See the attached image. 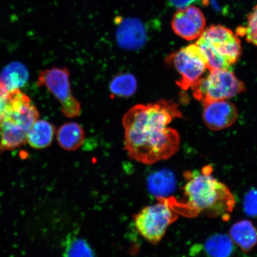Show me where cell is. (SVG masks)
Wrapping results in <instances>:
<instances>
[{"instance_id":"ffe728a7","label":"cell","mask_w":257,"mask_h":257,"mask_svg":"<svg viewBox=\"0 0 257 257\" xmlns=\"http://www.w3.org/2000/svg\"><path fill=\"white\" fill-rule=\"evenodd\" d=\"M237 34L245 37L247 41L257 46V5L248 16L246 27L239 28Z\"/></svg>"},{"instance_id":"ac0fdd59","label":"cell","mask_w":257,"mask_h":257,"mask_svg":"<svg viewBox=\"0 0 257 257\" xmlns=\"http://www.w3.org/2000/svg\"><path fill=\"white\" fill-rule=\"evenodd\" d=\"M63 255L94 256L95 253L85 239L69 234L63 242Z\"/></svg>"},{"instance_id":"9c48e42d","label":"cell","mask_w":257,"mask_h":257,"mask_svg":"<svg viewBox=\"0 0 257 257\" xmlns=\"http://www.w3.org/2000/svg\"><path fill=\"white\" fill-rule=\"evenodd\" d=\"M205 24L204 16L200 9L188 6L176 12L172 19V27L180 37L191 41L200 37Z\"/></svg>"},{"instance_id":"8992f818","label":"cell","mask_w":257,"mask_h":257,"mask_svg":"<svg viewBox=\"0 0 257 257\" xmlns=\"http://www.w3.org/2000/svg\"><path fill=\"white\" fill-rule=\"evenodd\" d=\"M193 95L205 104L224 100L245 91V85L230 70H212L206 78H201L192 86Z\"/></svg>"},{"instance_id":"8fae6325","label":"cell","mask_w":257,"mask_h":257,"mask_svg":"<svg viewBox=\"0 0 257 257\" xmlns=\"http://www.w3.org/2000/svg\"><path fill=\"white\" fill-rule=\"evenodd\" d=\"M238 112L232 103L218 100L204 104L202 117L209 130L217 131L232 126L237 120Z\"/></svg>"},{"instance_id":"4fadbf2b","label":"cell","mask_w":257,"mask_h":257,"mask_svg":"<svg viewBox=\"0 0 257 257\" xmlns=\"http://www.w3.org/2000/svg\"><path fill=\"white\" fill-rule=\"evenodd\" d=\"M229 236L245 253H248L257 245V228L249 220H240L233 224L229 230Z\"/></svg>"},{"instance_id":"52a82bcc","label":"cell","mask_w":257,"mask_h":257,"mask_svg":"<svg viewBox=\"0 0 257 257\" xmlns=\"http://www.w3.org/2000/svg\"><path fill=\"white\" fill-rule=\"evenodd\" d=\"M166 61L181 75L176 83L185 91L197 83L207 69V60L196 44L182 48L169 56Z\"/></svg>"},{"instance_id":"6da1fadb","label":"cell","mask_w":257,"mask_h":257,"mask_svg":"<svg viewBox=\"0 0 257 257\" xmlns=\"http://www.w3.org/2000/svg\"><path fill=\"white\" fill-rule=\"evenodd\" d=\"M171 101L137 104L123 115L124 150L130 159L145 165L170 158L179 149V135L169 127L173 118L181 117Z\"/></svg>"},{"instance_id":"5b68a950","label":"cell","mask_w":257,"mask_h":257,"mask_svg":"<svg viewBox=\"0 0 257 257\" xmlns=\"http://www.w3.org/2000/svg\"><path fill=\"white\" fill-rule=\"evenodd\" d=\"M157 199L159 202L156 204L144 207L134 216L138 232L153 245L162 240L170 225L178 218L170 198Z\"/></svg>"},{"instance_id":"277c9868","label":"cell","mask_w":257,"mask_h":257,"mask_svg":"<svg viewBox=\"0 0 257 257\" xmlns=\"http://www.w3.org/2000/svg\"><path fill=\"white\" fill-rule=\"evenodd\" d=\"M195 44L203 53L210 71L229 70L242 52L238 37L221 25L204 30Z\"/></svg>"},{"instance_id":"30bf717a","label":"cell","mask_w":257,"mask_h":257,"mask_svg":"<svg viewBox=\"0 0 257 257\" xmlns=\"http://www.w3.org/2000/svg\"><path fill=\"white\" fill-rule=\"evenodd\" d=\"M116 21L115 37L118 46L127 50H139L144 46L148 37L143 21L134 18H118Z\"/></svg>"},{"instance_id":"603a6c76","label":"cell","mask_w":257,"mask_h":257,"mask_svg":"<svg viewBox=\"0 0 257 257\" xmlns=\"http://www.w3.org/2000/svg\"><path fill=\"white\" fill-rule=\"evenodd\" d=\"M167 1L173 7L181 9L188 7L197 0H167Z\"/></svg>"},{"instance_id":"3957f363","label":"cell","mask_w":257,"mask_h":257,"mask_svg":"<svg viewBox=\"0 0 257 257\" xmlns=\"http://www.w3.org/2000/svg\"><path fill=\"white\" fill-rule=\"evenodd\" d=\"M39 117L36 106L27 94L20 89L10 91L8 110L0 122V153L27 143L28 133Z\"/></svg>"},{"instance_id":"7402d4cb","label":"cell","mask_w":257,"mask_h":257,"mask_svg":"<svg viewBox=\"0 0 257 257\" xmlns=\"http://www.w3.org/2000/svg\"><path fill=\"white\" fill-rule=\"evenodd\" d=\"M10 100V91L0 81V122L4 118Z\"/></svg>"},{"instance_id":"ba28073f","label":"cell","mask_w":257,"mask_h":257,"mask_svg":"<svg viewBox=\"0 0 257 257\" xmlns=\"http://www.w3.org/2000/svg\"><path fill=\"white\" fill-rule=\"evenodd\" d=\"M69 76V72L65 68L47 69L40 72L37 85L47 88L59 101L63 113L67 117L73 118L80 115L81 108L73 95Z\"/></svg>"},{"instance_id":"7c38bea8","label":"cell","mask_w":257,"mask_h":257,"mask_svg":"<svg viewBox=\"0 0 257 257\" xmlns=\"http://www.w3.org/2000/svg\"><path fill=\"white\" fill-rule=\"evenodd\" d=\"M235 251V244L229 235L216 233L209 237L202 245H195L191 252H202L208 256L228 257L233 255Z\"/></svg>"},{"instance_id":"9a60e30c","label":"cell","mask_w":257,"mask_h":257,"mask_svg":"<svg viewBox=\"0 0 257 257\" xmlns=\"http://www.w3.org/2000/svg\"><path fill=\"white\" fill-rule=\"evenodd\" d=\"M85 133L83 128L75 122H67L61 126L57 133V140L63 149L78 150L84 143Z\"/></svg>"},{"instance_id":"5bb4252c","label":"cell","mask_w":257,"mask_h":257,"mask_svg":"<svg viewBox=\"0 0 257 257\" xmlns=\"http://www.w3.org/2000/svg\"><path fill=\"white\" fill-rule=\"evenodd\" d=\"M55 132V127L49 121L38 119L28 133L27 143L32 149H46L52 144Z\"/></svg>"},{"instance_id":"d6986e66","label":"cell","mask_w":257,"mask_h":257,"mask_svg":"<svg viewBox=\"0 0 257 257\" xmlns=\"http://www.w3.org/2000/svg\"><path fill=\"white\" fill-rule=\"evenodd\" d=\"M175 181L174 176L168 171L156 173L149 180L150 190L159 197H165L173 190Z\"/></svg>"},{"instance_id":"7a4b0ae2","label":"cell","mask_w":257,"mask_h":257,"mask_svg":"<svg viewBox=\"0 0 257 257\" xmlns=\"http://www.w3.org/2000/svg\"><path fill=\"white\" fill-rule=\"evenodd\" d=\"M185 176L188 180L184 188L186 207L195 214L203 213L210 217L229 219L235 200L226 185L205 169L202 172L186 173Z\"/></svg>"},{"instance_id":"44dd1931","label":"cell","mask_w":257,"mask_h":257,"mask_svg":"<svg viewBox=\"0 0 257 257\" xmlns=\"http://www.w3.org/2000/svg\"><path fill=\"white\" fill-rule=\"evenodd\" d=\"M243 209L247 216L257 218V188H251L246 193L243 197Z\"/></svg>"},{"instance_id":"2e32d148","label":"cell","mask_w":257,"mask_h":257,"mask_svg":"<svg viewBox=\"0 0 257 257\" xmlns=\"http://www.w3.org/2000/svg\"><path fill=\"white\" fill-rule=\"evenodd\" d=\"M27 67L20 62H12L6 66L0 74V81L9 91L23 87L28 81Z\"/></svg>"},{"instance_id":"e0dca14e","label":"cell","mask_w":257,"mask_h":257,"mask_svg":"<svg viewBox=\"0 0 257 257\" xmlns=\"http://www.w3.org/2000/svg\"><path fill=\"white\" fill-rule=\"evenodd\" d=\"M137 89V80L131 73L118 74L111 80L110 91L111 95L121 98H128L134 95Z\"/></svg>"}]
</instances>
